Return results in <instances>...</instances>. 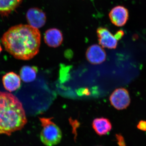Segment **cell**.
<instances>
[{
  "instance_id": "cell-1",
  "label": "cell",
  "mask_w": 146,
  "mask_h": 146,
  "mask_svg": "<svg viewBox=\"0 0 146 146\" xmlns=\"http://www.w3.org/2000/svg\"><path fill=\"white\" fill-rule=\"evenodd\" d=\"M5 50L16 59L28 60L39 52L41 34L29 25H18L9 29L1 38Z\"/></svg>"
},
{
  "instance_id": "cell-2",
  "label": "cell",
  "mask_w": 146,
  "mask_h": 146,
  "mask_svg": "<svg viewBox=\"0 0 146 146\" xmlns=\"http://www.w3.org/2000/svg\"><path fill=\"white\" fill-rule=\"evenodd\" d=\"M27 121L21 102L10 93L0 91V134L10 136Z\"/></svg>"
},
{
  "instance_id": "cell-3",
  "label": "cell",
  "mask_w": 146,
  "mask_h": 146,
  "mask_svg": "<svg viewBox=\"0 0 146 146\" xmlns=\"http://www.w3.org/2000/svg\"><path fill=\"white\" fill-rule=\"evenodd\" d=\"M39 119L42 127L40 135L42 143L46 146H54L59 143L62 139V132L60 128L52 121V118Z\"/></svg>"
},
{
  "instance_id": "cell-4",
  "label": "cell",
  "mask_w": 146,
  "mask_h": 146,
  "mask_svg": "<svg viewBox=\"0 0 146 146\" xmlns=\"http://www.w3.org/2000/svg\"><path fill=\"white\" fill-rule=\"evenodd\" d=\"M111 105L118 110H122L128 107L130 103V98L128 91L123 88L116 89L110 97Z\"/></svg>"
},
{
  "instance_id": "cell-5",
  "label": "cell",
  "mask_w": 146,
  "mask_h": 146,
  "mask_svg": "<svg viewBox=\"0 0 146 146\" xmlns=\"http://www.w3.org/2000/svg\"><path fill=\"white\" fill-rule=\"evenodd\" d=\"M26 18L29 25L37 29L44 26L46 21V16L44 12L36 7L29 9L27 13Z\"/></svg>"
},
{
  "instance_id": "cell-6",
  "label": "cell",
  "mask_w": 146,
  "mask_h": 146,
  "mask_svg": "<svg viewBox=\"0 0 146 146\" xmlns=\"http://www.w3.org/2000/svg\"><path fill=\"white\" fill-rule=\"evenodd\" d=\"M97 33L99 43L102 48L108 49L117 48L118 40L107 29L100 27L97 29Z\"/></svg>"
},
{
  "instance_id": "cell-7",
  "label": "cell",
  "mask_w": 146,
  "mask_h": 146,
  "mask_svg": "<svg viewBox=\"0 0 146 146\" xmlns=\"http://www.w3.org/2000/svg\"><path fill=\"white\" fill-rule=\"evenodd\" d=\"M109 16L112 23L116 26H123L128 20V11L124 7L117 6L112 9Z\"/></svg>"
},
{
  "instance_id": "cell-8",
  "label": "cell",
  "mask_w": 146,
  "mask_h": 146,
  "mask_svg": "<svg viewBox=\"0 0 146 146\" xmlns=\"http://www.w3.org/2000/svg\"><path fill=\"white\" fill-rule=\"evenodd\" d=\"M86 57L91 64L97 65L104 62L106 59V54L102 47L94 44L90 46L87 50Z\"/></svg>"
},
{
  "instance_id": "cell-9",
  "label": "cell",
  "mask_w": 146,
  "mask_h": 146,
  "mask_svg": "<svg viewBox=\"0 0 146 146\" xmlns=\"http://www.w3.org/2000/svg\"><path fill=\"white\" fill-rule=\"evenodd\" d=\"M44 39L49 46L56 48L60 46L63 41L62 32L58 29H49L45 32Z\"/></svg>"
},
{
  "instance_id": "cell-10",
  "label": "cell",
  "mask_w": 146,
  "mask_h": 146,
  "mask_svg": "<svg viewBox=\"0 0 146 146\" xmlns=\"http://www.w3.org/2000/svg\"><path fill=\"white\" fill-rule=\"evenodd\" d=\"M2 82L5 89L10 92L16 91L21 87V77L13 72L5 75L3 77Z\"/></svg>"
},
{
  "instance_id": "cell-11",
  "label": "cell",
  "mask_w": 146,
  "mask_h": 146,
  "mask_svg": "<svg viewBox=\"0 0 146 146\" xmlns=\"http://www.w3.org/2000/svg\"><path fill=\"white\" fill-rule=\"evenodd\" d=\"M92 127L98 135L103 136L110 133L112 129V125L110 120L107 118H98L93 121Z\"/></svg>"
},
{
  "instance_id": "cell-12",
  "label": "cell",
  "mask_w": 146,
  "mask_h": 146,
  "mask_svg": "<svg viewBox=\"0 0 146 146\" xmlns=\"http://www.w3.org/2000/svg\"><path fill=\"white\" fill-rule=\"evenodd\" d=\"M22 0H0V15L7 16L18 8Z\"/></svg>"
},
{
  "instance_id": "cell-13",
  "label": "cell",
  "mask_w": 146,
  "mask_h": 146,
  "mask_svg": "<svg viewBox=\"0 0 146 146\" xmlns=\"http://www.w3.org/2000/svg\"><path fill=\"white\" fill-rule=\"evenodd\" d=\"M37 71L35 66H24L20 70V77L24 82H31L36 78Z\"/></svg>"
},
{
  "instance_id": "cell-14",
  "label": "cell",
  "mask_w": 146,
  "mask_h": 146,
  "mask_svg": "<svg viewBox=\"0 0 146 146\" xmlns=\"http://www.w3.org/2000/svg\"><path fill=\"white\" fill-rule=\"evenodd\" d=\"M115 137H116V139H117L118 146H126L124 138L121 133L116 134L115 135Z\"/></svg>"
},
{
  "instance_id": "cell-15",
  "label": "cell",
  "mask_w": 146,
  "mask_h": 146,
  "mask_svg": "<svg viewBox=\"0 0 146 146\" xmlns=\"http://www.w3.org/2000/svg\"><path fill=\"white\" fill-rule=\"evenodd\" d=\"M137 128L142 131H146V121L141 120L137 125Z\"/></svg>"
},
{
  "instance_id": "cell-16",
  "label": "cell",
  "mask_w": 146,
  "mask_h": 146,
  "mask_svg": "<svg viewBox=\"0 0 146 146\" xmlns=\"http://www.w3.org/2000/svg\"><path fill=\"white\" fill-rule=\"evenodd\" d=\"M124 32L122 30H119L117 32V33L115 34V38L117 40H119V39H121L123 36Z\"/></svg>"
},
{
  "instance_id": "cell-17",
  "label": "cell",
  "mask_w": 146,
  "mask_h": 146,
  "mask_svg": "<svg viewBox=\"0 0 146 146\" xmlns=\"http://www.w3.org/2000/svg\"><path fill=\"white\" fill-rule=\"evenodd\" d=\"M2 51V48L1 44H0V53H1V52Z\"/></svg>"
},
{
  "instance_id": "cell-18",
  "label": "cell",
  "mask_w": 146,
  "mask_h": 146,
  "mask_svg": "<svg viewBox=\"0 0 146 146\" xmlns=\"http://www.w3.org/2000/svg\"></svg>"
}]
</instances>
